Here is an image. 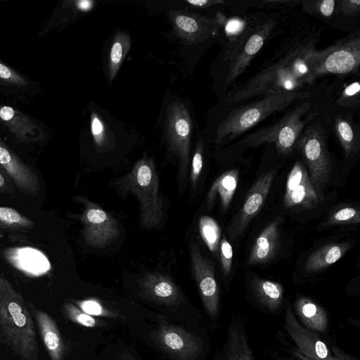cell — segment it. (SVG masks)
Masks as SVG:
<instances>
[{
	"label": "cell",
	"mask_w": 360,
	"mask_h": 360,
	"mask_svg": "<svg viewBox=\"0 0 360 360\" xmlns=\"http://www.w3.org/2000/svg\"><path fill=\"white\" fill-rule=\"evenodd\" d=\"M5 257L17 269L32 275H40L51 269L46 257L32 248H14L6 250Z\"/></svg>",
	"instance_id": "24"
},
{
	"label": "cell",
	"mask_w": 360,
	"mask_h": 360,
	"mask_svg": "<svg viewBox=\"0 0 360 360\" xmlns=\"http://www.w3.org/2000/svg\"><path fill=\"white\" fill-rule=\"evenodd\" d=\"M191 267L205 310L216 317L219 310V290L215 278L213 262L205 257L195 241L189 248Z\"/></svg>",
	"instance_id": "11"
},
{
	"label": "cell",
	"mask_w": 360,
	"mask_h": 360,
	"mask_svg": "<svg viewBox=\"0 0 360 360\" xmlns=\"http://www.w3.org/2000/svg\"><path fill=\"white\" fill-rule=\"evenodd\" d=\"M328 90L299 102L274 124L256 130L238 141L241 150L273 143L278 153L287 157L295 150L296 144L306 125L330 106Z\"/></svg>",
	"instance_id": "2"
},
{
	"label": "cell",
	"mask_w": 360,
	"mask_h": 360,
	"mask_svg": "<svg viewBox=\"0 0 360 360\" xmlns=\"http://www.w3.org/2000/svg\"><path fill=\"white\" fill-rule=\"evenodd\" d=\"M332 109L333 104L306 125L295 146L320 201L323 199V191L332 172V159L327 143Z\"/></svg>",
	"instance_id": "6"
},
{
	"label": "cell",
	"mask_w": 360,
	"mask_h": 360,
	"mask_svg": "<svg viewBox=\"0 0 360 360\" xmlns=\"http://www.w3.org/2000/svg\"><path fill=\"white\" fill-rule=\"evenodd\" d=\"M76 305L86 314L94 316L115 318L117 316L113 311L108 310L95 299H87L75 301Z\"/></svg>",
	"instance_id": "37"
},
{
	"label": "cell",
	"mask_w": 360,
	"mask_h": 360,
	"mask_svg": "<svg viewBox=\"0 0 360 360\" xmlns=\"http://www.w3.org/2000/svg\"><path fill=\"white\" fill-rule=\"evenodd\" d=\"M360 221L359 207L342 206L332 212L322 227L328 228L335 225L358 224Z\"/></svg>",
	"instance_id": "33"
},
{
	"label": "cell",
	"mask_w": 360,
	"mask_h": 360,
	"mask_svg": "<svg viewBox=\"0 0 360 360\" xmlns=\"http://www.w3.org/2000/svg\"><path fill=\"white\" fill-rule=\"evenodd\" d=\"M304 12L325 18L333 16L335 6V0L303 1L300 2Z\"/></svg>",
	"instance_id": "34"
},
{
	"label": "cell",
	"mask_w": 360,
	"mask_h": 360,
	"mask_svg": "<svg viewBox=\"0 0 360 360\" xmlns=\"http://www.w3.org/2000/svg\"><path fill=\"white\" fill-rule=\"evenodd\" d=\"M320 202L305 165L302 162L297 161L287 179L283 199L285 207L288 209L311 210Z\"/></svg>",
	"instance_id": "14"
},
{
	"label": "cell",
	"mask_w": 360,
	"mask_h": 360,
	"mask_svg": "<svg viewBox=\"0 0 360 360\" xmlns=\"http://www.w3.org/2000/svg\"><path fill=\"white\" fill-rule=\"evenodd\" d=\"M141 293L148 299L172 306L181 300L178 287L167 275L159 272H148L138 280Z\"/></svg>",
	"instance_id": "18"
},
{
	"label": "cell",
	"mask_w": 360,
	"mask_h": 360,
	"mask_svg": "<svg viewBox=\"0 0 360 360\" xmlns=\"http://www.w3.org/2000/svg\"><path fill=\"white\" fill-rule=\"evenodd\" d=\"M297 316L305 328L316 333H323L328 328V316L325 309L311 299L302 296L295 303Z\"/></svg>",
	"instance_id": "25"
},
{
	"label": "cell",
	"mask_w": 360,
	"mask_h": 360,
	"mask_svg": "<svg viewBox=\"0 0 360 360\" xmlns=\"http://www.w3.org/2000/svg\"><path fill=\"white\" fill-rule=\"evenodd\" d=\"M0 82L14 88H23L28 85V82L23 76L1 60Z\"/></svg>",
	"instance_id": "36"
},
{
	"label": "cell",
	"mask_w": 360,
	"mask_h": 360,
	"mask_svg": "<svg viewBox=\"0 0 360 360\" xmlns=\"http://www.w3.org/2000/svg\"><path fill=\"white\" fill-rule=\"evenodd\" d=\"M219 250L221 269L224 274L228 275L232 267L233 249L231 245L224 236L220 240Z\"/></svg>",
	"instance_id": "40"
},
{
	"label": "cell",
	"mask_w": 360,
	"mask_h": 360,
	"mask_svg": "<svg viewBox=\"0 0 360 360\" xmlns=\"http://www.w3.org/2000/svg\"><path fill=\"white\" fill-rule=\"evenodd\" d=\"M199 231L210 251L216 255L221 240V230L217 222L209 216H202L199 219Z\"/></svg>",
	"instance_id": "31"
},
{
	"label": "cell",
	"mask_w": 360,
	"mask_h": 360,
	"mask_svg": "<svg viewBox=\"0 0 360 360\" xmlns=\"http://www.w3.org/2000/svg\"><path fill=\"white\" fill-rule=\"evenodd\" d=\"M174 22L178 32L191 41H201L214 36L224 24L225 18H207L202 16L178 13Z\"/></svg>",
	"instance_id": "20"
},
{
	"label": "cell",
	"mask_w": 360,
	"mask_h": 360,
	"mask_svg": "<svg viewBox=\"0 0 360 360\" xmlns=\"http://www.w3.org/2000/svg\"><path fill=\"white\" fill-rule=\"evenodd\" d=\"M39 328L42 342L51 360H63L65 345L55 321L45 311L30 308Z\"/></svg>",
	"instance_id": "21"
},
{
	"label": "cell",
	"mask_w": 360,
	"mask_h": 360,
	"mask_svg": "<svg viewBox=\"0 0 360 360\" xmlns=\"http://www.w3.org/2000/svg\"><path fill=\"white\" fill-rule=\"evenodd\" d=\"M250 286L257 302L264 309L274 311L281 306L283 288L280 283L255 278L251 281Z\"/></svg>",
	"instance_id": "27"
},
{
	"label": "cell",
	"mask_w": 360,
	"mask_h": 360,
	"mask_svg": "<svg viewBox=\"0 0 360 360\" xmlns=\"http://www.w3.org/2000/svg\"><path fill=\"white\" fill-rule=\"evenodd\" d=\"M335 106L348 112H354L360 104V83L358 79L344 86L335 101Z\"/></svg>",
	"instance_id": "32"
},
{
	"label": "cell",
	"mask_w": 360,
	"mask_h": 360,
	"mask_svg": "<svg viewBox=\"0 0 360 360\" xmlns=\"http://www.w3.org/2000/svg\"><path fill=\"white\" fill-rule=\"evenodd\" d=\"M360 65V32L350 33L335 44L316 53L314 72L319 77L335 75H359Z\"/></svg>",
	"instance_id": "8"
},
{
	"label": "cell",
	"mask_w": 360,
	"mask_h": 360,
	"mask_svg": "<svg viewBox=\"0 0 360 360\" xmlns=\"http://www.w3.org/2000/svg\"><path fill=\"white\" fill-rule=\"evenodd\" d=\"M186 2L198 8H205L224 4V1L222 0H186Z\"/></svg>",
	"instance_id": "44"
},
{
	"label": "cell",
	"mask_w": 360,
	"mask_h": 360,
	"mask_svg": "<svg viewBox=\"0 0 360 360\" xmlns=\"http://www.w3.org/2000/svg\"><path fill=\"white\" fill-rule=\"evenodd\" d=\"M191 131V120L186 108L179 101L171 103L167 111L165 133L169 150L179 160L178 180L179 187L183 188L190 162Z\"/></svg>",
	"instance_id": "9"
},
{
	"label": "cell",
	"mask_w": 360,
	"mask_h": 360,
	"mask_svg": "<svg viewBox=\"0 0 360 360\" xmlns=\"http://www.w3.org/2000/svg\"><path fill=\"white\" fill-rule=\"evenodd\" d=\"M218 360H255L241 321L233 316Z\"/></svg>",
	"instance_id": "23"
},
{
	"label": "cell",
	"mask_w": 360,
	"mask_h": 360,
	"mask_svg": "<svg viewBox=\"0 0 360 360\" xmlns=\"http://www.w3.org/2000/svg\"><path fill=\"white\" fill-rule=\"evenodd\" d=\"M130 46L131 41L127 34L124 33L116 34L110 50L108 63V77L110 81L116 76Z\"/></svg>",
	"instance_id": "30"
},
{
	"label": "cell",
	"mask_w": 360,
	"mask_h": 360,
	"mask_svg": "<svg viewBox=\"0 0 360 360\" xmlns=\"http://www.w3.org/2000/svg\"><path fill=\"white\" fill-rule=\"evenodd\" d=\"M324 91L321 89L311 91L266 94L257 96L256 100L251 102H244L225 108L224 114L214 130V143H229L271 114L292 106Z\"/></svg>",
	"instance_id": "4"
},
{
	"label": "cell",
	"mask_w": 360,
	"mask_h": 360,
	"mask_svg": "<svg viewBox=\"0 0 360 360\" xmlns=\"http://www.w3.org/2000/svg\"><path fill=\"white\" fill-rule=\"evenodd\" d=\"M350 243L327 244L311 254L307 258L304 271L308 274L323 270L338 262L349 249Z\"/></svg>",
	"instance_id": "26"
},
{
	"label": "cell",
	"mask_w": 360,
	"mask_h": 360,
	"mask_svg": "<svg viewBox=\"0 0 360 360\" xmlns=\"http://www.w3.org/2000/svg\"><path fill=\"white\" fill-rule=\"evenodd\" d=\"M0 123L20 143L39 142L44 139V132L37 123L12 106L0 105Z\"/></svg>",
	"instance_id": "17"
},
{
	"label": "cell",
	"mask_w": 360,
	"mask_h": 360,
	"mask_svg": "<svg viewBox=\"0 0 360 360\" xmlns=\"http://www.w3.org/2000/svg\"><path fill=\"white\" fill-rule=\"evenodd\" d=\"M0 167L22 194L36 196L40 189L34 171L25 164L0 138Z\"/></svg>",
	"instance_id": "15"
},
{
	"label": "cell",
	"mask_w": 360,
	"mask_h": 360,
	"mask_svg": "<svg viewBox=\"0 0 360 360\" xmlns=\"http://www.w3.org/2000/svg\"><path fill=\"white\" fill-rule=\"evenodd\" d=\"M13 192V183L6 172L0 167V193L11 194Z\"/></svg>",
	"instance_id": "42"
},
{
	"label": "cell",
	"mask_w": 360,
	"mask_h": 360,
	"mask_svg": "<svg viewBox=\"0 0 360 360\" xmlns=\"http://www.w3.org/2000/svg\"><path fill=\"white\" fill-rule=\"evenodd\" d=\"M90 127L95 144L103 148L109 143L108 134L103 122L95 112L91 114Z\"/></svg>",
	"instance_id": "39"
},
{
	"label": "cell",
	"mask_w": 360,
	"mask_h": 360,
	"mask_svg": "<svg viewBox=\"0 0 360 360\" xmlns=\"http://www.w3.org/2000/svg\"><path fill=\"white\" fill-rule=\"evenodd\" d=\"M112 186L121 195L131 194L137 198L143 229L151 230L160 225L163 219L164 205L159 176L152 159L143 157L128 174L117 179Z\"/></svg>",
	"instance_id": "5"
},
{
	"label": "cell",
	"mask_w": 360,
	"mask_h": 360,
	"mask_svg": "<svg viewBox=\"0 0 360 360\" xmlns=\"http://www.w3.org/2000/svg\"><path fill=\"white\" fill-rule=\"evenodd\" d=\"M284 327L304 356L314 360H335L320 337L298 322L289 304L285 307Z\"/></svg>",
	"instance_id": "16"
},
{
	"label": "cell",
	"mask_w": 360,
	"mask_h": 360,
	"mask_svg": "<svg viewBox=\"0 0 360 360\" xmlns=\"http://www.w3.org/2000/svg\"><path fill=\"white\" fill-rule=\"evenodd\" d=\"M63 309L67 317L72 321L85 327L94 328L99 324V321L94 316L86 314L72 303H65Z\"/></svg>",
	"instance_id": "35"
},
{
	"label": "cell",
	"mask_w": 360,
	"mask_h": 360,
	"mask_svg": "<svg viewBox=\"0 0 360 360\" xmlns=\"http://www.w3.org/2000/svg\"><path fill=\"white\" fill-rule=\"evenodd\" d=\"M360 12L359 0L336 1L335 12L345 17L355 16Z\"/></svg>",
	"instance_id": "41"
},
{
	"label": "cell",
	"mask_w": 360,
	"mask_h": 360,
	"mask_svg": "<svg viewBox=\"0 0 360 360\" xmlns=\"http://www.w3.org/2000/svg\"><path fill=\"white\" fill-rule=\"evenodd\" d=\"M321 34L320 31L303 32L291 38L269 65L229 90L222 104L228 108L266 94L319 90L314 61Z\"/></svg>",
	"instance_id": "1"
},
{
	"label": "cell",
	"mask_w": 360,
	"mask_h": 360,
	"mask_svg": "<svg viewBox=\"0 0 360 360\" xmlns=\"http://www.w3.org/2000/svg\"><path fill=\"white\" fill-rule=\"evenodd\" d=\"M74 199L84 207L79 219L82 224V236L86 245L103 248L119 236V224L113 216L86 197L79 195Z\"/></svg>",
	"instance_id": "10"
},
{
	"label": "cell",
	"mask_w": 360,
	"mask_h": 360,
	"mask_svg": "<svg viewBox=\"0 0 360 360\" xmlns=\"http://www.w3.org/2000/svg\"><path fill=\"white\" fill-rule=\"evenodd\" d=\"M119 360H134L129 354L123 353L119 358Z\"/></svg>",
	"instance_id": "46"
},
{
	"label": "cell",
	"mask_w": 360,
	"mask_h": 360,
	"mask_svg": "<svg viewBox=\"0 0 360 360\" xmlns=\"http://www.w3.org/2000/svg\"><path fill=\"white\" fill-rule=\"evenodd\" d=\"M75 6L82 11H88L94 6L92 1H78L75 2Z\"/></svg>",
	"instance_id": "45"
},
{
	"label": "cell",
	"mask_w": 360,
	"mask_h": 360,
	"mask_svg": "<svg viewBox=\"0 0 360 360\" xmlns=\"http://www.w3.org/2000/svg\"><path fill=\"white\" fill-rule=\"evenodd\" d=\"M158 346L174 360H195L202 343L198 337L173 325L163 323L155 333Z\"/></svg>",
	"instance_id": "12"
},
{
	"label": "cell",
	"mask_w": 360,
	"mask_h": 360,
	"mask_svg": "<svg viewBox=\"0 0 360 360\" xmlns=\"http://www.w3.org/2000/svg\"><path fill=\"white\" fill-rule=\"evenodd\" d=\"M281 221L280 217L276 218L257 237L248 259L249 266L265 264L275 256L280 245Z\"/></svg>",
	"instance_id": "22"
},
{
	"label": "cell",
	"mask_w": 360,
	"mask_h": 360,
	"mask_svg": "<svg viewBox=\"0 0 360 360\" xmlns=\"http://www.w3.org/2000/svg\"><path fill=\"white\" fill-rule=\"evenodd\" d=\"M239 172L236 169H229L222 173L213 182L207 198V207L210 208L217 195H219L224 211H226L231 202L238 181Z\"/></svg>",
	"instance_id": "28"
},
{
	"label": "cell",
	"mask_w": 360,
	"mask_h": 360,
	"mask_svg": "<svg viewBox=\"0 0 360 360\" xmlns=\"http://www.w3.org/2000/svg\"><path fill=\"white\" fill-rule=\"evenodd\" d=\"M204 144L202 139H199L192 158L190 180L192 188H195L203 167Z\"/></svg>",
	"instance_id": "38"
},
{
	"label": "cell",
	"mask_w": 360,
	"mask_h": 360,
	"mask_svg": "<svg viewBox=\"0 0 360 360\" xmlns=\"http://www.w3.org/2000/svg\"><path fill=\"white\" fill-rule=\"evenodd\" d=\"M277 19L278 16L249 17L240 32L226 36L228 42L222 57L225 64L226 75L223 84L225 91L242 75L261 50L275 27Z\"/></svg>",
	"instance_id": "7"
},
{
	"label": "cell",
	"mask_w": 360,
	"mask_h": 360,
	"mask_svg": "<svg viewBox=\"0 0 360 360\" xmlns=\"http://www.w3.org/2000/svg\"><path fill=\"white\" fill-rule=\"evenodd\" d=\"M330 124L346 159L355 158L360 151V129L351 113L333 108Z\"/></svg>",
	"instance_id": "19"
},
{
	"label": "cell",
	"mask_w": 360,
	"mask_h": 360,
	"mask_svg": "<svg viewBox=\"0 0 360 360\" xmlns=\"http://www.w3.org/2000/svg\"><path fill=\"white\" fill-rule=\"evenodd\" d=\"M0 340L21 360H38L35 324L22 295L0 276Z\"/></svg>",
	"instance_id": "3"
},
{
	"label": "cell",
	"mask_w": 360,
	"mask_h": 360,
	"mask_svg": "<svg viewBox=\"0 0 360 360\" xmlns=\"http://www.w3.org/2000/svg\"><path fill=\"white\" fill-rule=\"evenodd\" d=\"M276 174L275 170L262 174L254 183L239 212L228 229L232 240H236L246 229L251 220L264 205Z\"/></svg>",
	"instance_id": "13"
},
{
	"label": "cell",
	"mask_w": 360,
	"mask_h": 360,
	"mask_svg": "<svg viewBox=\"0 0 360 360\" xmlns=\"http://www.w3.org/2000/svg\"><path fill=\"white\" fill-rule=\"evenodd\" d=\"M34 226V221L18 210L0 206V238L7 232L27 231Z\"/></svg>",
	"instance_id": "29"
},
{
	"label": "cell",
	"mask_w": 360,
	"mask_h": 360,
	"mask_svg": "<svg viewBox=\"0 0 360 360\" xmlns=\"http://www.w3.org/2000/svg\"><path fill=\"white\" fill-rule=\"evenodd\" d=\"M332 352L333 355L335 357V360H356L354 357L345 354L343 351H342L340 348L333 346L332 348ZM296 356L299 360H314L309 359L303 354H302L299 351L295 352Z\"/></svg>",
	"instance_id": "43"
}]
</instances>
